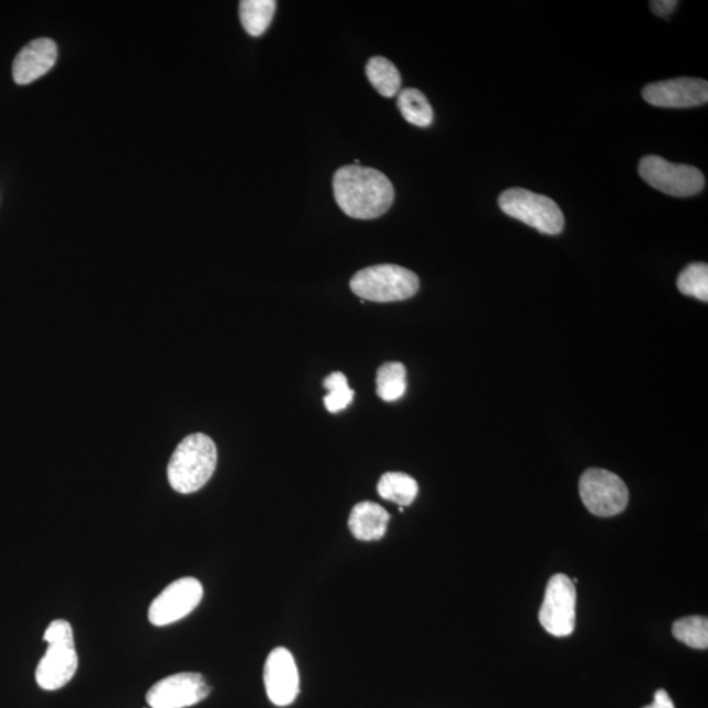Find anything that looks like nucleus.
<instances>
[{
	"label": "nucleus",
	"mask_w": 708,
	"mask_h": 708,
	"mask_svg": "<svg viewBox=\"0 0 708 708\" xmlns=\"http://www.w3.org/2000/svg\"><path fill=\"white\" fill-rule=\"evenodd\" d=\"M334 194L341 211L356 220L381 217L395 199L394 186L386 175L360 165L336 171Z\"/></svg>",
	"instance_id": "nucleus-1"
},
{
	"label": "nucleus",
	"mask_w": 708,
	"mask_h": 708,
	"mask_svg": "<svg viewBox=\"0 0 708 708\" xmlns=\"http://www.w3.org/2000/svg\"><path fill=\"white\" fill-rule=\"evenodd\" d=\"M217 460V447L211 437L202 434L188 436L168 463V482L179 494H193L211 481Z\"/></svg>",
	"instance_id": "nucleus-2"
},
{
	"label": "nucleus",
	"mask_w": 708,
	"mask_h": 708,
	"mask_svg": "<svg viewBox=\"0 0 708 708\" xmlns=\"http://www.w3.org/2000/svg\"><path fill=\"white\" fill-rule=\"evenodd\" d=\"M44 640L47 650L37 665L36 681L42 689L54 692L69 684L78 670L71 625L64 619L53 620L44 633Z\"/></svg>",
	"instance_id": "nucleus-3"
},
{
	"label": "nucleus",
	"mask_w": 708,
	"mask_h": 708,
	"mask_svg": "<svg viewBox=\"0 0 708 708\" xmlns=\"http://www.w3.org/2000/svg\"><path fill=\"white\" fill-rule=\"evenodd\" d=\"M419 278L407 268L382 265L361 269L350 280L360 299L373 302L404 301L419 292Z\"/></svg>",
	"instance_id": "nucleus-4"
},
{
	"label": "nucleus",
	"mask_w": 708,
	"mask_h": 708,
	"mask_svg": "<svg viewBox=\"0 0 708 708\" xmlns=\"http://www.w3.org/2000/svg\"><path fill=\"white\" fill-rule=\"evenodd\" d=\"M498 206L509 217L524 222L539 233L558 235L564 228V215L554 200L528 191L512 188L498 198Z\"/></svg>",
	"instance_id": "nucleus-5"
},
{
	"label": "nucleus",
	"mask_w": 708,
	"mask_h": 708,
	"mask_svg": "<svg viewBox=\"0 0 708 708\" xmlns=\"http://www.w3.org/2000/svg\"><path fill=\"white\" fill-rule=\"evenodd\" d=\"M639 175L645 183L674 198H692L703 191L706 181L698 168L671 164L656 155L640 160Z\"/></svg>",
	"instance_id": "nucleus-6"
},
{
	"label": "nucleus",
	"mask_w": 708,
	"mask_h": 708,
	"mask_svg": "<svg viewBox=\"0 0 708 708\" xmlns=\"http://www.w3.org/2000/svg\"><path fill=\"white\" fill-rule=\"evenodd\" d=\"M578 490L586 509L598 517L622 514L629 504L627 485L608 470H586L580 479Z\"/></svg>",
	"instance_id": "nucleus-7"
},
{
	"label": "nucleus",
	"mask_w": 708,
	"mask_h": 708,
	"mask_svg": "<svg viewBox=\"0 0 708 708\" xmlns=\"http://www.w3.org/2000/svg\"><path fill=\"white\" fill-rule=\"evenodd\" d=\"M539 622L551 636L569 637L576 623V586L572 580L558 573L550 578L544 593Z\"/></svg>",
	"instance_id": "nucleus-8"
},
{
	"label": "nucleus",
	"mask_w": 708,
	"mask_h": 708,
	"mask_svg": "<svg viewBox=\"0 0 708 708\" xmlns=\"http://www.w3.org/2000/svg\"><path fill=\"white\" fill-rule=\"evenodd\" d=\"M202 596L204 588L198 578H179L154 599L148 609V620L158 627L178 622L198 608Z\"/></svg>",
	"instance_id": "nucleus-9"
},
{
	"label": "nucleus",
	"mask_w": 708,
	"mask_h": 708,
	"mask_svg": "<svg viewBox=\"0 0 708 708\" xmlns=\"http://www.w3.org/2000/svg\"><path fill=\"white\" fill-rule=\"evenodd\" d=\"M211 692L200 673H178L155 684L146 694V703L151 708H186L200 704Z\"/></svg>",
	"instance_id": "nucleus-10"
},
{
	"label": "nucleus",
	"mask_w": 708,
	"mask_h": 708,
	"mask_svg": "<svg viewBox=\"0 0 708 708\" xmlns=\"http://www.w3.org/2000/svg\"><path fill=\"white\" fill-rule=\"evenodd\" d=\"M265 684L273 705L285 707L294 703L300 693V673L292 652L279 647L269 653Z\"/></svg>",
	"instance_id": "nucleus-11"
},
{
	"label": "nucleus",
	"mask_w": 708,
	"mask_h": 708,
	"mask_svg": "<svg viewBox=\"0 0 708 708\" xmlns=\"http://www.w3.org/2000/svg\"><path fill=\"white\" fill-rule=\"evenodd\" d=\"M647 103L661 108H693L707 103L708 83L698 78L663 80L644 87Z\"/></svg>",
	"instance_id": "nucleus-12"
},
{
	"label": "nucleus",
	"mask_w": 708,
	"mask_h": 708,
	"mask_svg": "<svg viewBox=\"0 0 708 708\" xmlns=\"http://www.w3.org/2000/svg\"><path fill=\"white\" fill-rule=\"evenodd\" d=\"M57 45L50 38H37L24 46L13 60V80L20 86L30 85L45 76L56 64Z\"/></svg>",
	"instance_id": "nucleus-13"
},
{
	"label": "nucleus",
	"mask_w": 708,
	"mask_h": 708,
	"mask_svg": "<svg viewBox=\"0 0 708 708\" xmlns=\"http://www.w3.org/2000/svg\"><path fill=\"white\" fill-rule=\"evenodd\" d=\"M390 515L380 504L362 502L356 505L349 517V529L363 542L380 541L386 535Z\"/></svg>",
	"instance_id": "nucleus-14"
},
{
	"label": "nucleus",
	"mask_w": 708,
	"mask_h": 708,
	"mask_svg": "<svg viewBox=\"0 0 708 708\" xmlns=\"http://www.w3.org/2000/svg\"><path fill=\"white\" fill-rule=\"evenodd\" d=\"M378 494L384 501L393 502L401 507H408L419 494V484L413 476L403 472H386L378 483Z\"/></svg>",
	"instance_id": "nucleus-15"
},
{
	"label": "nucleus",
	"mask_w": 708,
	"mask_h": 708,
	"mask_svg": "<svg viewBox=\"0 0 708 708\" xmlns=\"http://www.w3.org/2000/svg\"><path fill=\"white\" fill-rule=\"evenodd\" d=\"M276 5L274 0H243L239 3L240 22L249 36L265 35L272 23Z\"/></svg>",
	"instance_id": "nucleus-16"
},
{
	"label": "nucleus",
	"mask_w": 708,
	"mask_h": 708,
	"mask_svg": "<svg viewBox=\"0 0 708 708\" xmlns=\"http://www.w3.org/2000/svg\"><path fill=\"white\" fill-rule=\"evenodd\" d=\"M407 370L402 362H387L378 369L377 394L384 402H396L406 394Z\"/></svg>",
	"instance_id": "nucleus-17"
},
{
	"label": "nucleus",
	"mask_w": 708,
	"mask_h": 708,
	"mask_svg": "<svg viewBox=\"0 0 708 708\" xmlns=\"http://www.w3.org/2000/svg\"><path fill=\"white\" fill-rule=\"evenodd\" d=\"M369 82L384 98H394L402 86L401 72L396 66L384 57H373L367 65Z\"/></svg>",
	"instance_id": "nucleus-18"
},
{
	"label": "nucleus",
	"mask_w": 708,
	"mask_h": 708,
	"mask_svg": "<svg viewBox=\"0 0 708 708\" xmlns=\"http://www.w3.org/2000/svg\"><path fill=\"white\" fill-rule=\"evenodd\" d=\"M397 108L407 123L428 127L434 121V110L425 94L416 89L403 90L397 94Z\"/></svg>",
	"instance_id": "nucleus-19"
},
{
	"label": "nucleus",
	"mask_w": 708,
	"mask_h": 708,
	"mask_svg": "<svg viewBox=\"0 0 708 708\" xmlns=\"http://www.w3.org/2000/svg\"><path fill=\"white\" fill-rule=\"evenodd\" d=\"M673 636L692 649L706 650L708 647V620L706 617H686L673 625Z\"/></svg>",
	"instance_id": "nucleus-20"
},
{
	"label": "nucleus",
	"mask_w": 708,
	"mask_h": 708,
	"mask_svg": "<svg viewBox=\"0 0 708 708\" xmlns=\"http://www.w3.org/2000/svg\"><path fill=\"white\" fill-rule=\"evenodd\" d=\"M677 286L681 293L708 301V267L706 262H694L678 276Z\"/></svg>",
	"instance_id": "nucleus-21"
},
{
	"label": "nucleus",
	"mask_w": 708,
	"mask_h": 708,
	"mask_svg": "<svg viewBox=\"0 0 708 708\" xmlns=\"http://www.w3.org/2000/svg\"><path fill=\"white\" fill-rule=\"evenodd\" d=\"M328 394L325 397V406L330 414H339L353 402L355 391L348 386L347 377L340 372L329 374L325 382Z\"/></svg>",
	"instance_id": "nucleus-22"
},
{
	"label": "nucleus",
	"mask_w": 708,
	"mask_h": 708,
	"mask_svg": "<svg viewBox=\"0 0 708 708\" xmlns=\"http://www.w3.org/2000/svg\"><path fill=\"white\" fill-rule=\"evenodd\" d=\"M678 2L676 0H656L651 2V9L658 16H670L671 13L677 9Z\"/></svg>",
	"instance_id": "nucleus-23"
},
{
	"label": "nucleus",
	"mask_w": 708,
	"mask_h": 708,
	"mask_svg": "<svg viewBox=\"0 0 708 708\" xmlns=\"http://www.w3.org/2000/svg\"><path fill=\"white\" fill-rule=\"evenodd\" d=\"M644 708H674V705L667 693L660 689L656 692L655 698H653V704Z\"/></svg>",
	"instance_id": "nucleus-24"
}]
</instances>
